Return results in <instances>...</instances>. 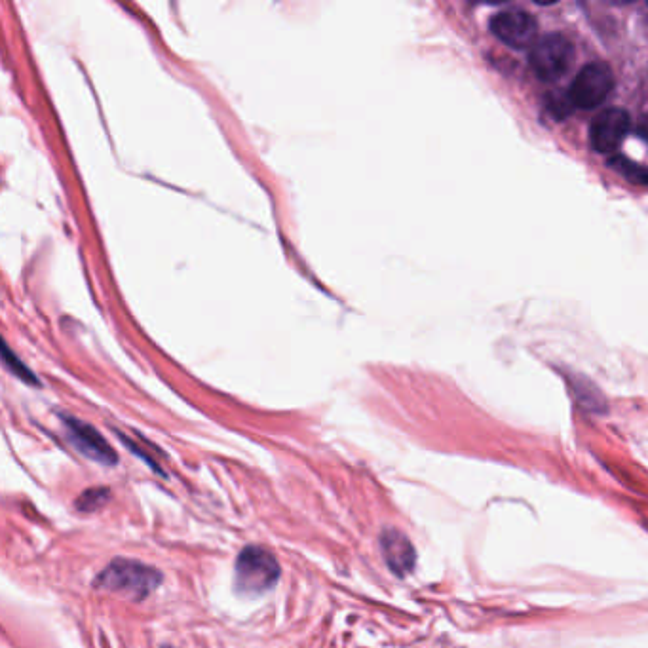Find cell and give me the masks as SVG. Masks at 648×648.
Segmentation results:
<instances>
[{
	"label": "cell",
	"mask_w": 648,
	"mask_h": 648,
	"mask_svg": "<svg viewBox=\"0 0 648 648\" xmlns=\"http://www.w3.org/2000/svg\"><path fill=\"white\" fill-rule=\"evenodd\" d=\"M164 576L158 569L135 559H115L96 578V588L122 593L134 601H143L153 593Z\"/></svg>",
	"instance_id": "obj_1"
},
{
	"label": "cell",
	"mask_w": 648,
	"mask_h": 648,
	"mask_svg": "<svg viewBox=\"0 0 648 648\" xmlns=\"http://www.w3.org/2000/svg\"><path fill=\"white\" fill-rule=\"evenodd\" d=\"M109 498H111V489L94 487V489H88V491H84L82 495L78 496L75 506H77L78 512H82V514H92V512L101 510L107 504Z\"/></svg>",
	"instance_id": "obj_9"
},
{
	"label": "cell",
	"mask_w": 648,
	"mask_h": 648,
	"mask_svg": "<svg viewBox=\"0 0 648 648\" xmlns=\"http://www.w3.org/2000/svg\"><path fill=\"white\" fill-rule=\"evenodd\" d=\"M550 111H552L553 115L557 116V118H565V116L569 115L572 111V101L571 97H559L555 96L552 97V101H550Z\"/></svg>",
	"instance_id": "obj_11"
},
{
	"label": "cell",
	"mask_w": 648,
	"mask_h": 648,
	"mask_svg": "<svg viewBox=\"0 0 648 648\" xmlns=\"http://www.w3.org/2000/svg\"><path fill=\"white\" fill-rule=\"evenodd\" d=\"M574 61V46L561 33L544 35L536 40L529 52V65L534 75L544 82H555L565 77Z\"/></svg>",
	"instance_id": "obj_3"
},
{
	"label": "cell",
	"mask_w": 648,
	"mask_h": 648,
	"mask_svg": "<svg viewBox=\"0 0 648 648\" xmlns=\"http://www.w3.org/2000/svg\"><path fill=\"white\" fill-rule=\"evenodd\" d=\"M61 422L67 430V438L73 443L80 455H84L94 462H99L103 466H116L118 464V455L115 449L107 443L96 428L84 420L61 415Z\"/></svg>",
	"instance_id": "obj_6"
},
{
	"label": "cell",
	"mask_w": 648,
	"mask_h": 648,
	"mask_svg": "<svg viewBox=\"0 0 648 648\" xmlns=\"http://www.w3.org/2000/svg\"><path fill=\"white\" fill-rule=\"evenodd\" d=\"M491 31L496 39L515 50L533 48L538 35V23L533 14L521 8H508L498 12L491 20Z\"/></svg>",
	"instance_id": "obj_5"
},
{
	"label": "cell",
	"mask_w": 648,
	"mask_h": 648,
	"mask_svg": "<svg viewBox=\"0 0 648 648\" xmlns=\"http://www.w3.org/2000/svg\"><path fill=\"white\" fill-rule=\"evenodd\" d=\"M631 118L624 109H605L593 118L590 128V143L593 151L599 154H612L618 151L624 137L628 135Z\"/></svg>",
	"instance_id": "obj_7"
},
{
	"label": "cell",
	"mask_w": 648,
	"mask_h": 648,
	"mask_svg": "<svg viewBox=\"0 0 648 648\" xmlns=\"http://www.w3.org/2000/svg\"><path fill=\"white\" fill-rule=\"evenodd\" d=\"M614 90V73L607 63L593 61L580 69L569 90L572 105L584 111L601 107Z\"/></svg>",
	"instance_id": "obj_4"
},
{
	"label": "cell",
	"mask_w": 648,
	"mask_h": 648,
	"mask_svg": "<svg viewBox=\"0 0 648 648\" xmlns=\"http://www.w3.org/2000/svg\"><path fill=\"white\" fill-rule=\"evenodd\" d=\"M164 648H172V647H164Z\"/></svg>",
	"instance_id": "obj_13"
},
{
	"label": "cell",
	"mask_w": 648,
	"mask_h": 648,
	"mask_svg": "<svg viewBox=\"0 0 648 648\" xmlns=\"http://www.w3.org/2000/svg\"><path fill=\"white\" fill-rule=\"evenodd\" d=\"M381 552L388 569L396 576H407L415 569L417 552L411 540L398 529H384L381 534Z\"/></svg>",
	"instance_id": "obj_8"
},
{
	"label": "cell",
	"mask_w": 648,
	"mask_h": 648,
	"mask_svg": "<svg viewBox=\"0 0 648 648\" xmlns=\"http://www.w3.org/2000/svg\"><path fill=\"white\" fill-rule=\"evenodd\" d=\"M637 132H639V135L645 139L648 143V115L641 116V120H639V124H637Z\"/></svg>",
	"instance_id": "obj_12"
},
{
	"label": "cell",
	"mask_w": 648,
	"mask_h": 648,
	"mask_svg": "<svg viewBox=\"0 0 648 648\" xmlns=\"http://www.w3.org/2000/svg\"><path fill=\"white\" fill-rule=\"evenodd\" d=\"M280 563L261 546H246L236 557L234 590L242 597H261L280 580Z\"/></svg>",
	"instance_id": "obj_2"
},
{
	"label": "cell",
	"mask_w": 648,
	"mask_h": 648,
	"mask_svg": "<svg viewBox=\"0 0 648 648\" xmlns=\"http://www.w3.org/2000/svg\"><path fill=\"white\" fill-rule=\"evenodd\" d=\"M2 358H4V363H6V367L20 379V381L25 382V384H33V386H39V377L25 365V363L21 362L20 358L8 348V346H4V350H2Z\"/></svg>",
	"instance_id": "obj_10"
}]
</instances>
